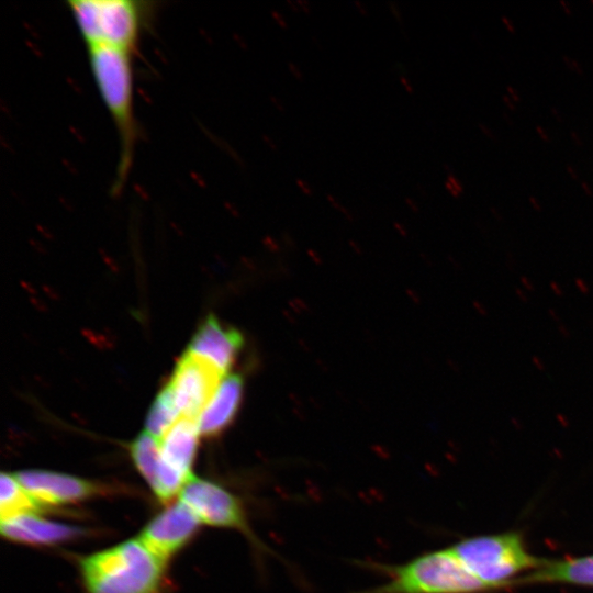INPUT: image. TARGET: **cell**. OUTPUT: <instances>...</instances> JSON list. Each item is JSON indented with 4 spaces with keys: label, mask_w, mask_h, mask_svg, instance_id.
Wrapping results in <instances>:
<instances>
[{
    "label": "cell",
    "mask_w": 593,
    "mask_h": 593,
    "mask_svg": "<svg viewBox=\"0 0 593 593\" xmlns=\"http://www.w3.org/2000/svg\"><path fill=\"white\" fill-rule=\"evenodd\" d=\"M132 54L112 47L88 48L93 80L112 118L120 143L114 193L120 192L130 174L137 138Z\"/></svg>",
    "instance_id": "cell-1"
},
{
    "label": "cell",
    "mask_w": 593,
    "mask_h": 593,
    "mask_svg": "<svg viewBox=\"0 0 593 593\" xmlns=\"http://www.w3.org/2000/svg\"><path fill=\"white\" fill-rule=\"evenodd\" d=\"M387 581L355 593H482L494 590L462 563L451 547L422 553L401 564L376 563Z\"/></svg>",
    "instance_id": "cell-2"
},
{
    "label": "cell",
    "mask_w": 593,
    "mask_h": 593,
    "mask_svg": "<svg viewBox=\"0 0 593 593\" xmlns=\"http://www.w3.org/2000/svg\"><path fill=\"white\" fill-rule=\"evenodd\" d=\"M164 562L139 539L86 556L81 575L89 593H159Z\"/></svg>",
    "instance_id": "cell-3"
},
{
    "label": "cell",
    "mask_w": 593,
    "mask_h": 593,
    "mask_svg": "<svg viewBox=\"0 0 593 593\" xmlns=\"http://www.w3.org/2000/svg\"><path fill=\"white\" fill-rule=\"evenodd\" d=\"M451 548L473 575L494 590L514 584L519 573L525 575L545 561L528 551L517 532L465 538Z\"/></svg>",
    "instance_id": "cell-4"
},
{
    "label": "cell",
    "mask_w": 593,
    "mask_h": 593,
    "mask_svg": "<svg viewBox=\"0 0 593 593\" xmlns=\"http://www.w3.org/2000/svg\"><path fill=\"white\" fill-rule=\"evenodd\" d=\"M71 15L87 47L134 53L146 18V2L136 0H69Z\"/></svg>",
    "instance_id": "cell-5"
},
{
    "label": "cell",
    "mask_w": 593,
    "mask_h": 593,
    "mask_svg": "<svg viewBox=\"0 0 593 593\" xmlns=\"http://www.w3.org/2000/svg\"><path fill=\"white\" fill-rule=\"evenodd\" d=\"M182 502L200 523L238 530L257 549L267 547L254 534L242 501L224 486L192 477L180 491Z\"/></svg>",
    "instance_id": "cell-6"
},
{
    "label": "cell",
    "mask_w": 593,
    "mask_h": 593,
    "mask_svg": "<svg viewBox=\"0 0 593 593\" xmlns=\"http://www.w3.org/2000/svg\"><path fill=\"white\" fill-rule=\"evenodd\" d=\"M225 376L206 360L186 351L167 383L180 415L199 419Z\"/></svg>",
    "instance_id": "cell-7"
},
{
    "label": "cell",
    "mask_w": 593,
    "mask_h": 593,
    "mask_svg": "<svg viewBox=\"0 0 593 593\" xmlns=\"http://www.w3.org/2000/svg\"><path fill=\"white\" fill-rule=\"evenodd\" d=\"M200 522L182 503H175L155 516L139 540L164 563L188 542Z\"/></svg>",
    "instance_id": "cell-8"
},
{
    "label": "cell",
    "mask_w": 593,
    "mask_h": 593,
    "mask_svg": "<svg viewBox=\"0 0 593 593\" xmlns=\"http://www.w3.org/2000/svg\"><path fill=\"white\" fill-rule=\"evenodd\" d=\"M15 477L41 506L75 503L99 492L94 483L54 471L23 470Z\"/></svg>",
    "instance_id": "cell-9"
},
{
    "label": "cell",
    "mask_w": 593,
    "mask_h": 593,
    "mask_svg": "<svg viewBox=\"0 0 593 593\" xmlns=\"http://www.w3.org/2000/svg\"><path fill=\"white\" fill-rule=\"evenodd\" d=\"M243 345L244 337L236 328L222 324L214 315H209L194 333L187 351L227 374Z\"/></svg>",
    "instance_id": "cell-10"
},
{
    "label": "cell",
    "mask_w": 593,
    "mask_h": 593,
    "mask_svg": "<svg viewBox=\"0 0 593 593\" xmlns=\"http://www.w3.org/2000/svg\"><path fill=\"white\" fill-rule=\"evenodd\" d=\"M243 393V378L226 374L199 416L200 435L213 437L225 430L237 415Z\"/></svg>",
    "instance_id": "cell-11"
},
{
    "label": "cell",
    "mask_w": 593,
    "mask_h": 593,
    "mask_svg": "<svg viewBox=\"0 0 593 593\" xmlns=\"http://www.w3.org/2000/svg\"><path fill=\"white\" fill-rule=\"evenodd\" d=\"M1 533L3 537L16 542L54 545L78 537L82 530L30 513L1 519Z\"/></svg>",
    "instance_id": "cell-12"
},
{
    "label": "cell",
    "mask_w": 593,
    "mask_h": 593,
    "mask_svg": "<svg viewBox=\"0 0 593 593\" xmlns=\"http://www.w3.org/2000/svg\"><path fill=\"white\" fill-rule=\"evenodd\" d=\"M198 419L181 416L159 439L163 460L190 480L198 437Z\"/></svg>",
    "instance_id": "cell-13"
},
{
    "label": "cell",
    "mask_w": 593,
    "mask_h": 593,
    "mask_svg": "<svg viewBox=\"0 0 593 593\" xmlns=\"http://www.w3.org/2000/svg\"><path fill=\"white\" fill-rule=\"evenodd\" d=\"M515 583H562L593 588V555L545 559L541 567L518 578Z\"/></svg>",
    "instance_id": "cell-14"
},
{
    "label": "cell",
    "mask_w": 593,
    "mask_h": 593,
    "mask_svg": "<svg viewBox=\"0 0 593 593\" xmlns=\"http://www.w3.org/2000/svg\"><path fill=\"white\" fill-rule=\"evenodd\" d=\"M0 511L1 519L22 514L36 513L41 505L24 489L15 474H1Z\"/></svg>",
    "instance_id": "cell-15"
},
{
    "label": "cell",
    "mask_w": 593,
    "mask_h": 593,
    "mask_svg": "<svg viewBox=\"0 0 593 593\" xmlns=\"http://www.w3.org/2000/svg\"><path fill=\"white\" fill-rule=\"evenodd\" d=\"M131 456L134 465L152 489L161 466L159 440L147 432L142 433L131 444Z\"/></svg>",
    "instance_id": "cell-16"
},
{
    "label": "cell",
    "mask_w": 593,
    "mask_h": 593,
    "mask_svg": "<svg viewBox=\"0 0 593 593\" xmlns=\"http://www.w3.org/2000/svg\"><path fill=\"white\" fill-rule=\"evenodd\" d=\"M181 417L168 384L156 396L146 418V432L158 440Z\"/></svg>",
    "instance_id": "cell-17"
},
{
    "label": "cell",
    "mask_w": 593,
    "mask_h": 593,
    "mask_svg": "<svg viewBox=\"0 0 593 593\" xmlns=\"http://www.w3.org/2000/svg\"><path fill=\"white\" fill-rule=\"evenodd\" d=\"M445 188L454 198H458L463 192V186L460 180L452 174L447 176Z\"/></svg>",
    "instance_id": "cell-18"
},
{
    "label": "cell",
    "mask_w": 593,
    "mask_h": 593,
    "mask_svg": "<svg viewBox=\"0 0 593 593\" xmlns=\"http://www.w3.org/2000/svg\"><path fill=\"white\" fill-rule=\"evenodd\" d=\"M273 21L278 24V26H280L282 30H287L289 27V23L288 21L286 20L284 15L279 12L278 10L276 9H272L271 12H270Z\"/></svg>",
    "instance_id": "cell-19"
},
{
    "label": "cell",
    "mask_w": 593,
    "mask_h": 593,
    "mask_svg": "<svg viewBox=\"0 0 593 593\" xmlns=\"http://www.w3.org/2000/svg\"><path fill=\"white\" fill-rule=\"evenodd\" d=\"M296 187L300 189V191L307 197L313 195V188L303 179L298 178L295 180Z\"/></svg>",
    "instance_id": "cell-20"
},
{
    "label": "cell",
    "mask_w": 593,
    "mask_h": 593,
    "mask_svg": "<svg viewBox=\"0 0 593 593\" xmlns=\"http://www.w3.org/2000/svg\"><path fill=\"white\" fill-rule=\"evenodd\" d=\"M562 58H563L564 64L567 65L568 68H570L573 71H577L578 74L583 72V68H582V66H581V64L579 61H577L575 59L570 58V57H568L566 55Z\"/></svg>",
    "instance_id": "cell-21"
},
{
    "label": "cell",
    "mask_w": 593,
    "mask_h": 593,
    "mask_svg": "<svg viewBox=\"0 0 593 593\" xmlns=\"http://www.w3.org/2000/svg\"><path fill=\"white\" fill-rule=\"evenodd\" d=\"M287 66H288V70L290 71V74L296 79V80H300L302 81L304 76H303V72L302 70L300 69V67L293 63V61H288L287 63Z\"/></svg>",
    "instance_id": "cell-22"
},
{
    "label": "cell",
    "mask_w": 593,
    "mask_h": 593,
    "mask_svg": "<svg viewBox=\"0 0 593 593\" xmlns=\"http://www.w3.org/2000/svg\"><path fill=\"white\" fill-rule=\"evenodd\" d=\"M388 7H389L390 12L392 13L394 19L396 20V22L400 25H402L403 24V18H402V13L400 11L399 5L395 2L389 1Z\"/></svg>",
    "instance_id": "cell-23"
},
{
    "label": "cell",
    "mask_w": 593,
    "mask_h": 593,
    "mask_svg": "<svg viewBox=\"0 0 593 593\" xmlns=\"http://www.w3.org/2000/svg\"><path fill=\"white\" fill-rule=\"evenodd\" d=\"M327 202H329L335 209L339 210L344 214L348 215V210L340 204V202L331 193L326 194Z\"/></svg>",
    "instance_id": "cell-24"
},
{
    "label": "cell",
    "mask_w": 593,
    "mask_h": 593,
    "mask_svg": "<svg viewBox=\"0 0 593 593\" xmlns=\"http://www.w3.org/2000/svg\"><path fill=\"white\" fill-rule=\"evenodd\" d=\"M400 82H401L402 87L404 88V90L409 94H412L414 92L413 86L411 85V82H410V80L407 79L406 76L401 75L400 76Z\"/></svg>",
    "instance_id": "cell-25"
},
{
    "label": "cell",
    "mask_w": 593,
    "mask_h": 593,
    "mask_svg": "<svg viewBox=\"0 0 593 593\" xmlns=\"http://www.w3.org/2000/svg\"><path fill=\"white\" fill-rule=\"evenodd\" d=\"M296 2L299 4V8H300L301 12H303L305 14H311L312 7H311V3L307 0H296Z\"/></svg>",
    "instance_id": "cell-26"
},
{
    "label": "cell",
    "mask_w": 593,
    "mask_h": 593,
    "mask_svg": "<svg viewBox=\"0 0 593 593\" xmlns=\"http://www.w3.org/2000/svg\"><path fill=\"white\" fill-rule=\"evenodd\" d=\"M269 99H270L272 105H273L279 112H284V111H286L284 104H283V102L281 101V99H279V98L276 97V96H270Z\"/></svg>",
    "instance_id": "cell-27"
},
{
    "label": "cell",
    "mask_w": 593,
    "mask_h": 593,
    "mask_svg": "<svg viewBox=\"0 0 593 593\" xmlns=\"http://www.w3.org/2000/svg\"><path fill=\"white\" fill-rule=\"evenodd\" d=\"M353 3L361 15L368 16L369 14L368 9L361 1L355 0Z\"/></svg>",
    "instance_id": "cell-28"
},
{
    "label": "cell",
    "mask_w": 593,
    "mask_h": 593,
    "mask_svg": "<svg viewBox=\"0 0 593 593\" xmlns=\"http://www.w3.org/2000/svg\"><path fill=\"white\" fill-rule=\"evenodd\" d=\"M479 127L481 130V132L489 138H492V139H496V137L494 136L493 132L484 124V123H479Z\"/></svg>",
    "instance_id": "cell-29"
},
{
    "label": "cell",
    "mask_w": 593,
    "mask_h": 593,
    "mask_svg": "<svg viewBox=\"0 0 593 593\" xmlns=\"http://www.w3.org/2000/svg\"><path fill=\"white\" fill-rule=\"evenodd\" d=\"M503 24L505 25V27L511 32V33H514L515 32V27H514V24L513 22L511 21L510 18H507L506 15H503L501 18Z\"/></svg>",
    "instance_id": "cell-30"
},
{
    "label": "cell",
    "mask_w": 593,
    "mask_h": 593,
    "mask_svg": "<svg viewBox=\"0 0 593 593\" xmlns=\"http://www.w3.org/2000/svg\"><path fill=\"white\" fill-rule=\"evenodd\" d=\"M506 90H507L508 97H510L514 102H518V101H519V96H518L517 91H516L512 86H507V87H506Z\"/></svg>",
    "instance_id": "cell-31"
},
{
    "label": "cell",
    "mask_w": 593,
    "mask_h": 593,
    "mask_svg": "<svg viewBox=\"0 0 593 593\" xmlns=\"http://www.w3.org/2000/svg\"><path fill=\"white\" fill-rule=\"evenodd\" d=\"M404 202H405L406 205H407L411 210H413L414 212H417V211H418L419 208H418L417 203H416L412 198L406 197V198L404 199Z\"/></svg>",
    "instance_id": "cell-32"
},
{
    "label": "cell",
    "mask_w": 593,
    "mask_h": 593,
    "mask_svg": "<svg viewBox=\"0 0 593 593\" xmlns=\"http://www.w3.org/2000/svg\"><path fill=\"white\" fill-rule=\"evenodd\" d=\"M536 131L538 133V135L540 136V138L545 142H549L550 141V137L548 135V133L546 132V130H544L541 126H536Z\"/></svg>",
    "instance_id": "cell-33"
},
{
    "label": "cell",
    "mask_w": 593,
    "mask_h": 593,
    "mask_svg": "<svg viewBox=\"0 0 593 593\" xmlns=\"http://www.w3.org/2000/svg\"><path fill=\"white\" fill-rule=\"evenodd\" d=\"M575 283L582 293L588 294L590 292L589 287L584 283L582 279H577Z\"/></svg>",
    "instance_id": "cell-34"
},
{
    "label": "cell",
    "mask_w": 593,
    "mask_h": 593,
    "mask_svg": "<svg viewBox=\"0 0 593 593\" xmlns=\"http://www.w3.org/2000/svg\"><path fill=\"white\" fill-rule=\"evenodd\" d=\"M264 139H265L266 144L269 146L270 149H272L273 152L278 150V145L276 144V142L272 138H270L267 135H264Z\"/></svg>",
    "instance_id": "cell-35"
},
{
    "label": "cell",
    "mask_w": 593,
    "mask_h": 593,
    "mask_svg": "<svg viewBox=\"0 0 593 593\" xmlns=\"http://www.w3.org/2000/svg\"><path fill=\"white\" fill-rule=\"evenodd\" d=\"M529 203L532 204V206L536 210V211H540L541 210V205L539 203V201L535 198V197H529Z\"/></svg>",
    "instance_id": "cell-36"
},
{
    "label": "cell",
    "mask_w": 593,
    "mask_h": 593,
    "mask_svg": "<svg viewBox=\"0 0 593 593\" xmlns=\"http://www.w3.org/2000/svg\"><path fill=\"white\" fill-rule=\"evenodd\" d=\"M502 99L507 108H510L511 110L515 109L514 101L507 94H505Z\"/></svg>",
    "instance_id": "cell-37"
},
{
    "label": "cell",
    "mask_w": 593,
    "mask_h": 593,
    "mask_svg": "<svg viewBox=\"0 0 593 593\" xmlns=\"http://www.w3.org/2000/svg\"><path fill=\"white\" fill-rule=\"evenodd\" d=\"M550 110H551L552 115L557 119V121L563 122L562 114L560 113V111L556 107H551Z\"/></svg>",
    "instance_id": "cell-38"
},
{
    "label": "cell",
    "mask_w": 593,
    "mask_h": 593,
    "mask_svg": "<svg viewBox=\"0 0 593 593\" xmlns=\"http://www.w3.org/2000/svg\"><path fill=\"white\" fill-rule=\"evenodd\" d=\"M287 4L291 8V10L293 12H299L300 11V8H299V4H298L296 0L295 1L287 0Z\"/></svg>",
    "instance_id": "cell-39"
},
{
    "label": "cell",
    "mask_w": 593,
    "mask_h": 593,
    "mask_svg": "<svg viewBox=\"0 0 593 593\" xmlns=\"http://www.w3.org/2000/svg\"><path fill=\"white\" fill-rule=\"evenodd\" d=\"M560 5L562 7V10L564 11L566 14L570 15L572 13V10L568 2L561 0Z\"/></svg>",
    "instance_id": "cell-40"
},
{
    "label": "cell",
    "mask_w": 593,
    "mask_h": 593,
    "mask_svg": "<svg viewBox=\"0 0 593 593\" xmlns=\"http://www.w3.org/2000/svg\"><path fill=\"white\" fill-rule=\"evenodd\" d=\"M550 287L557 295L563 294V291L558 287V284L555 281L550 282Z\"/></svg>",
    "instance_id": "cell-41"
},
{
    "label": "cell",
    "mask_w": 593,
    "mask_h": 593,
    "mask_svg": "<svg viewBox=\"0 0 593 593\" xmlns=\"http://www.w3.org/2000/svg\"><path fill=\"white\" fill-rule=\"evenodd\" d=\"M581 187H582V189L584 190V192L586 194H589V195L593 194V191H592L591 187L586 182H581Z\"/></svg>",
    "instance_id": "cell-42"
},
{
    "label": "cell",
    "mask_w": 593,
    "mask_h": 593,
    "mask_svg": "<svg viewBox=\"0 0 593 593\" xmlns=\"http://www.w3.org/2000/svg\"><path fill=\"white\" fill-rule=\"evenodd\" d=\"M570 135H571V138L573 139V142L577 145H582V141H581L580 136L575 132H571Z\"/></svg>",
    "instance_id": "cell-43"
},
{
    "label": "cell",
    "mask_w": 593,
    "mask_h": 593,
    "mask_svg": "<svg viewBox=\"0 0 593 593\" xmlns=\"http://www.w3.org/2000/svg\"><path fill=\"white\" fill-rule=\"evenodd\" d=\"M567 171L569 172V175L573 178V179H578V174L577 171L573 169L572 166L568 165L567 166Z\"/></svg>",
    "instance_id": "cell-44"
},
{
    "label": "cell",
    "mask_w": 593,
    "mask_h": 593,
    "mask_svg": "<svg viewBox=\"0 0 593 593\" xmlns=\"http://www.w3.org/2000/svg\"><path fill=\"white\" fill-rule=\"evenodd\" d=\"M521 280H522V283H523L529 291H533V290H534V287L530 284V282H529L528 279H526L525 277H522Z\"/></svg>",
    "instance_id": "cell-45"
},
{
    "label": "cell",
    "mask_w": 593,
    "mask_h": 593,
    "mask_svg": "<svg viewBox=\"0 0 593 593\" xmlns=\"http://www.w3.org/2000/svg\"><path fill=\"white\" fill-rule=\"evenodd\" d=\"M559 331L561 333V335H563L564 337H569V332L564 328L563 325H559Z\"/></svg>",
    "instance_id": "cell-46"
},
{
    "label": "cell",
    "mask_w": 593,
    "mask_h": 593,
    "mask_svg": "<svg viewBox=\"0 0 593 593\" xmlns=\"http://www.w3.org/2000/svg\"><path fill=\"white\" fill-rule=\"evenodd\" d=\"M533 362L539 368V370H544V366L540 363L537 357H533Z\"/></svg>",
    "instance_id": "cell-47"
},
{
    "label": "cell",
    "mask_w": 593,
    "mask_h": 593,
    "mask_svg": "<svg viewBox=\"0 0 593 593\" xmlns=\"http://www.w3.org/2000/svg\"><path fill=\"white\" fill-rule=\"evenodd\" d=\"M516 293H517L518 295L522 296V300H523V301H526V300H527L526 296L521 292L519 289H516Z\"/></svg>",
    "instance_id": "cell-48"
},
{
    "label": "cell",
    "mask_w": 593,
    "mask_h": 593,
    "mask_svg": "<svg viewBox=\"0 0 593 593\" xmlns=\"http://www.w3.org/2000/svg\"><path fill=\"white\" fill-rule=\"evenodd\" d=\"M549 313L552 315V317H555V320H558L557 314H556L555 311L552 312V310L550 309V310H549Z\"/></svg>",
    "instance_id": "cell-49"
},
{
    "label": "cell",
    "mask_w": 593,
    "mask_h": 593,
    "mask_svg": "<svg viewBox=\"0 0 593 593\" xmlns=\"http://www.w3.org/2000/svg\"><path fill=\"white\" fill-rule=\"evenodd\" d=\"M593 4V0L590 1Z\"/></svg>",
    "instance_id": "cell-50"
}]
</instances>
